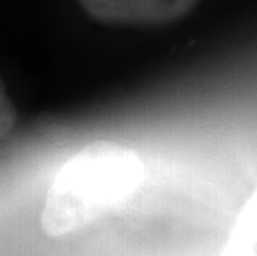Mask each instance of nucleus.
Returning <instances> with one entry per match:
<instances>
[{
    "mask_svg": "<svg viewBox=\"0 0 257 256\" xmlns=\"http://www.w3.org/2000/svg\"><path fill=\"white\" fill-rule=\"evenodd\" d=\"M143 180V163L135 150L113 141H96L73 155L53 178L42 210L47 235L83 230L130 198Z\"/></svg>",
    "mask_w": 257,
    "mask_h": 256,
    "instance_id": "f257e3e1",
    "label": "nucleus"
},
{
    "mask_svg": "<svg viewBox=\"0 0 257 256\" xmlns=\"http://www.w3.org/2000/svg\"><path fill=\"white\" fill-rule=\"evenodd\" d=\"M221 256H257V192L240 211Z\"/></svg>",
    "mask_w": 257,
    "mask_h": 256,
    "instance_id": "7ed1b4c3",
    "label": "nucleus"
},
{
    "mask_svg": "<svg viewBox=\"0 0 257 256\" xmlns=\"http://www.w3.org/2000/svg\"><path fill=\"white\" fill-rule=\"evenodd\" d=\"M86 14L105 24L160 25L189 14L199 0H78Z\"/></svg>",
    "mask_w": 257,
    "mask_h": 256,
    "instance_id": "f03ea898",
    "label": "nucleus"
},
{
    "mask_svg": "<svg viewBox=\"0 0 257 256\" xmlns=\"http://www.w3.org/2000/svg\"><path fill=\"white\" fill-rule=\"evenodd\" d=\"M15 122H17V112H15L14 103L9 100L7 90L0 78V138L5 137L14 128Z\"/></svg>",
    "mask_w": 257,
    "mask_h": 256,
    "instance_id": "20e7f679",
    "label": "nucleus"
}]
</instances>
